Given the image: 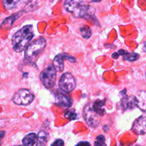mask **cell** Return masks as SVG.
<instances>
[{
  "mask_svg": "<svg viewBox=\"0 0 146 146\" xmlns=\"http://www.w3.org/2000/svg\"><path fill=\"white\" fill-rule=\"evenodd\" d=\"M32 25L24 26L14 34L11 38L13 49L16 52H21L25 50L34 37Z\"/></svg>",
  "mask_w": 146,
  "mask_h": 146,
  "instance_id": "obj_1",
  "label": "cell"
},
{
  "mask_svg": "<svg viewBox=\"0 0 146 146\" xmlns=\"http://www.w3.org/2000/svg\"><path fill=\"white\" fill-rule=\"evenodd\" d=\"M64 7L68 12L71 13L75 17H83L88 19L92 17L90 9L91 7L84 0H66Z\"/></svg>",
  "mask_w": 146,
  "mask_h": 146,
  "instance_id": "obj_2",
  "label": "cell"
},
{
  "mask_svg": "<svg viewBox=\"0 0 146 146\" xmlns=\"http://www.w3.org/2000/svg\"><path fill=\"white\" fill-rule=\"evenodd\" d=\"M46 45L45 38L41 36L31 42L25 48V58L28 61H35L43 52Z\"/></svg>",
  "mask_w": 146,
  "mask_h": 146,
  "instance_id": "obj_3",
  "label": "cell"
},
{
  "mask_svg": "<svg viewBox=\"0 0 146 146\" xmlns=\"http://www.w3.org/2000/svg\"><path fill=\"white\" fill-rule=\"evenodd\" d=\"M40 80L46 88H52L56 81V70L53 64L48 66L40 74Z\"/></svg>",
  "mask_w": 146,
  "mask_h": 146,
  "instance_id": "obj_4",
  "label": "cell"
},
{
  "mask_svg": "<svg viewBox=\"0 0 146 146\" xmlns=\"http://www.w3.org/2000/svg\"><path fill=\"white\" fill-rule=\"evenodd\" d=\"M100 116L94 110L93 104L88 103L84 109V118L88 125L91 128H96L100 123Z\"/></svg>",
  "mask_w": 146,
  "mask_h": 146,
  "instance_id": "obj_5",
  "label": "cell"
},
{
  "mask_svg": "<svg viewBox=\"0 0 146 146\" xmlns=\"http://www.w3.org/2000/svg\"><path fill=\"white\" fill-rule=\"evenodd\" d=\"M34 99V94L28 89H20L14 94L12 98L13 102L18 106H28Z\"/></svg>",
  "mask_w": 146,
  "mask_h": 146,
  "instance_id": "obj_6",
  "label": "cell"
},
{
  "mask_svg": "<svg viewBox=\"0 0 146 146\" xmlns=\"http://www.w3.org/2000/svg\"><path fill=\"white\" fill-rule=\"evenodd\" d=\"M76 87L74 77L69 73H65L61 76L59 81V88L64 93H69Z\"/></svg>",
  "mask_w": 146,
  "mask_h": 146,
  "instance_id": "obj_7",
  "label": "cell"
},
{
  "mask_svg": "<svg viewBox=\"0 0 146 146\" xmlns=\"http://www.w3.org/2000/svg\"><path fill=\"white\" fill-rule=\"evenodd\" d=\"M64 60H68L70 62L75 63L76 59L72 56L67 54H60L57 55L54 59V66L55 67L56 70L57 71H61L64 70Z\"/></svg>",
  "mask_w": 146,
  "mask_h": 146,
  "instance_id": "obj_8",
  "label": "cell"
},
{
  "mask_svg": "<svg viewBox=\"0 0 146 146\" xmlns=\"http://www.w3.org/2000/svg\"><path fill=\"white\" fill-rule=\"evenodd\" d=\"M132 130L137 135H144L146 133V114L141 115L134 121Z\"/></svg>",
  "mask_w": 146,
  "mask_h": 146,
  "instance_id": "obj_9",
  "label": "cell"
},
{
  "mask_svg": "<svg viewBox=\"0 0 146 146\" xmlns=\"http://www.w3.org/2000/svg\"><path fill=\"white\" fill-rule=\"evenodd\" d=\"M119 106L123 111L133 109L135 107H137L136 98L134 96H125L121 101Z\"/></svg>",
  "mask_w": 146,
  "mask_h": 146,
  "instance_id": "obj_10",
  "label": "cell"
},
{
  "mask_svg": "<svg viewBox=\"0 0 146 146\" xmlns=\"http://www.w3.org/2000/svg\"><path fill=\"white\" fill-rule=\"evenodd\" d=\"M56 105L60 106L69 108L72 105V100L66 93L58 92L56 96Z\"/></svg>",
  "mask_w": 146,
  "mask_h": 146,
  "instance_id": "obj_11",
  "label": "cell"
},
{
  "mask_svg": "<svg viewBox=\"0 0 146 146\" xmlns=\"http://www.w3.org/2000/svg\"><path fill=\"white\" fill-rule=\"evenodd\" d=\"M137 100V107L141 111L146 112V91H141L135 96Z\"/></svg>",
  "mask_w": 146,
  "mask_h": 146,
  "instance_id": "obj_12",
  "label": "cell"
},
{
  "mask_svg": "<svg viewBox=\"0 0 146 146\" xmlns=\"http://www.w3.org/2000/svg\"><path fill=\"white\" fill-rule=\"evenodd\" d=\"M118 54L120 55H121L123 56V59L124 61H128L130 62H133V61H135L136 60H138L139 58V54H137L135 52H128V51H125L123 49H120L118 51Z\"/></svg>",
  "mask_w": 146,
  "mask_h": 146,
  "instance_id": "obj_13",
  "label": "cell"
},
{
  "mask_svg": "<svg viewBox=\"0 0 146 146\" xmlns=\"http://www.w3.org/2000/svg\"><path fill=\"white\" fill-rule=\"evenodd\" d=\"M20 16H21V13H17V14H13V15L10 16L8 18L5 19L2 21V23H1V27L2 29H5L11 28L14 21H15Z\"/></svg>",
  "mask_w": 146,
  "mask_h": 146,
  "instance_id": "obj_14",
  "label": "cell"
},
{
  "mask_svg": "<svg viewBox=\"0 0 146 146\" xmlns=\"http://www.w3.org/2000/svg\"><path fill=\"white\" fill-rule=\"evenodd\" d=\"M106 104V100H97L93 104V108L94 110L100 115L103 116L105 114V109H104V106Z\"/></svg>",
  "mask_w": 146,
  "mask_h": 146,
  "instance_id": "obj_15",
  "label": "cell"
},
{
  "mask_svg": "<svg viewBox=\"0 0 146 146\" xmlns=\"http://www.w3.org/2000/svg\"><path fill=\"white\" fill-rule=\"evenodd\" d=\"M37 141V135L34 133H31L23 138L24 146H33Z\"/></svg>",
  "mask_w": 146,
  "mask_h": 146,
  "instance_id": "obj_16",
  "label": "cell"
},
{
  "mask_svg": "<svg viewBox=\"0 0 146 146\" xmlns=\"http://www.w3.org/2000/svg\"><path fill=\"white\" fill-rule=\"evenodd\" d=\"M48 133L44 131L38 132L37 135V143L36 146H46L48 141Z\"/></svg>",
  "mask_w": 146,
  "mask_h": 146,
  "instance_id": "obj_17",
  "label": "cell"
},
{
  "mask_svg": "<svg viewBox=\"0 0 146 146\" xmlns=\"http://www.w3.org/2000/svg\"><path fill=\"white\" fill-rule=\"evenodd\" d=\"M3 5L7 9H12L17 5L20 0H1Z\"/></svg>",
  "mask_w": 146,
  "mask_h": 146,
  "instance_id": "obj_18",
  "label": "cell"
},
{
  "mask_svg": "<svg viewBox=\"0 0 146 146\" xmlns=\"http://www.w3.org/2000/svg\"><path fill=\"white\" fill-rule=\"evenodd\" d=\"M80 31L84 38H89L91 36V29L88 26H84L81 27Z\"/></svg>",
  "mask_w": 146,
  "mask_h": 146,
  "instance_id": "obj_19",
  "label": "cell"
},
{
  "mask_svg": "<svg viewBox=\"0 0 146 146\" xmlns=\"http://www.w3.org/2000/svg\"><path fill=\"white\" fill-rule=\"evenodd\" d=\"M64 117L67 119L70 120V121H73V120H76L78 118V115L74 109H71L67 110L66 111L65 113H64Z\"/></svg>",
  "mask_w": 146,
  "mask_h": 146,
  "instance_id": "obj_20",
  "label": "cell"
},
{
  "mask_svg": "<svg viewBox=\"0 0 146 146\" xmlns=\"http://www.w3.org/2000/svg\"><path fill=\"white\" fill-rule=\"evenodd\" d=\"M105 137L103 135H99L97 136L96 141L94 146H106V144L105 143Z\"/></svg>",
  "mask_w": 146,
  "mask_h": 146,
  "instance_id": "obj_21",
  "label": "cell"
},
{
  "mask_svg": "<svg viewBox=\"0 0 146 146\" xmlns=\"http://www.w3.org/2000/svg\"><path fill=\"white\" fill-rule=\"evenodd\" d=\"M64 143L61 139H58L54 141L51 146H64Z\"/></svg>",
  "mask_w": 146,
  "mask_h": 146,
  "instance_id": "obj_22",
  "label": "cell"
},
{
  "mask_svg": "<svg viewBox=\"0 0 146 146\" xmlns=\"http://www.w3.org/2000/svg\"><path fill=\"white\" fill-rule=\"evenodd\" d=\"M76 146H91V144L86 141H81V142L78 143Z\"/></svg>",
  "mask_w": 146,
  "mask_h": 146,
  "instance_id": "obj_23",
  "label": "cell"
},
{
  "mask_svg": "<svg viewBox=\"0 0 146 146\" xmlns=\"http://www.w3.org/2000/svg\"><path fill=\"white\" fill-rule=\"evenodd\" d=\"M6 123H7V120L4 119V118H2V119H0V128H3V127L5 126Z\"/></svg>",
  "mask_w": 146,
  "mask_h": 146,
  "instance_id": "obj_24",
  "label": "cell"
},
{
  "mask_svg": "<svg viewBox=\"0 0 146 146\" xmlns=\"http://www.w3.org/2000/svg\"><path fill=\"white\" fill-rule=\"evenodd\" d=\"M4 134H5V132H4V131H1V132H0V145H1V139H2L3 137L4 136Z\"/></svg>",
  "mask_w": 146,
  "mask_h": 146,
  "instance_id": "obj_25",
  "label": "cell"
},
{
  "mask_svg": "<svg viewBox=\"0 0 146 146\" xmlns=\"http://www.w3.org/2000/svg\"><path fill=\"white\" fill-rule=\"evenodd\" d=\"M118 56H119V54H118V52H117V53H113V54H112V57L113 58H118Z\"/></svg>",
  "mask_w": 146,
  "mask_h": 146,
  "instance_id": "obj_26",
  "label": "cell"
},
{
  "mask_svg": "<svg viewBox=\"0 0 146 146\" xmlns=\"http://www.w3.org/2000/svg\"><path fill=\"white\" fill-rule=\"evenodd\" d=\"M143 50L146 53V41L143 43Z\"/></svg>",
  "mask_w": 146,
  "mask_h": 146,
  "instance_id": "obj_27",
  "label": "cell"
},
{
  "mask_svg": "<svg viewBox=\"0 0 146 146\" xmlns=\"http://www.w3.org/2000/svg\"><path fill=\"white\" fill-rule=\"evenodd\" d=\"M101 0H92V2H99Z\"/></svg>",
  "mask_w": 146,
  "mask_h": 146,
  "instance_id": "obj_28",
  "label": "cell"
},
{
  "mask_svg": "<svg viewBox=\"0 0 146 146\" xmlns=\"http://www.w3.org/2000/svg\"><path fill=\"white\" fill-rule=\"evenodd\" d=\"M145 76H146V74H145Z\"/></svg>",
  "mask_w": 146,
  "mask_h": 146,
  "instance_id": "obj_29",
  "label": "cell"
},
{
  "mask_svg": "<svg viewBox=\"0 0 146 146\" xmlns=\"http://www.w3.org/2000/svg\"><path fill=\"white\" fill-rule=\"evenodd\" d=\"M19 146H21V145H19Z\"/></svg>",
  "mask_w": 146,
  "mask_h": 146,
  "instance_id": "obj_30",
  "label": "cell"
}]
</instances>
